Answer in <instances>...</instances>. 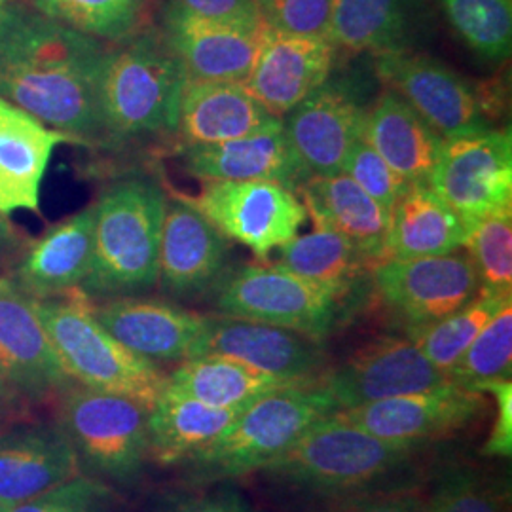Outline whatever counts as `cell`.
Returning a JSON list of instances; mask_svg holds the SVG:
<instances>
[{
    "label": "cell",
    "instance_id": "obj_1",
    "mask_svg": "<svg viewBox=\"0 0 512 512\" xmlns=\"http://www.w3.org/2000/svg\"><path fill=\"white\" fill-rule=\"evenodd\" d=\"M105 54L101 40L14 6L0 27V97L88 145Z\"/></svg>",
    "mask_w": 512,
    "mask_h": 512
},
{
    "label": "cell",
    "instance_id": "obj_2",
    "mask_svg": "<svg viewBox=\"0 0 512 512\" xmlns=\"http://www.w3.org/2000/svg\"><path fill=\"white\" fill-rule=\"evenodd\" d=\"M425 448L391 444L332 412L260 473L283 490L329 499L332 505L359 495L404 488Z\"/></svg>",
    "mask_w": 512,
    "mask_h": 512
},
{
    "label": "cell",
    "instance_id": "obj_3",
    "mask_svg": "<svg viewBox=\"0 0 512 512\" xmlns=\"http://www.w3.org/2000/svg\"><path fill=\"white\" fill-rule=\"evenodd\" d=\"M167 196L148 177L109 184L93 202L92 268L80 291L88 298L135 296L158 285Z\"/></svg>",
    "mask_w": 512,
    "mask_h": 512
},
{
    "label": "cell",
    "instance_id": "obj_4",
    "mask_svg": "<svg viewBox=\"0 0 512 512\" xmlns=\"http://www.w3.org/2000/svg\"><path fill=\"white\" fill-rule=\"evenodd\" d=\"M184 80L179 59L158 33L131 35L107 50L97 88L99 135L124 145L175 133Z\"/></svg>",
    "mask_w": 512,
    "mask_h": 512
},
{
    "label": "cell",
    "instance_id": "obj_5",
    "mask_svg": "<svg viewBox=\"0 0 512 512\" xmlns=\"http://www.w3.org/2000/svg\"><path fill=\"white\" fill-rule=\"evenodd\" d=\"M33 306L73 382L126 397L147 412L158 403L167 387V374L118 342L95 319L92 298L74 289L57 298L33 300Z\"/></svg>",
    "mask_w": 512,
    "mask_h": 512
},
{
    "label": "cell",
    "instance_id": "obj_6",
    "mask_svg": "<svg viewBox=\"0 0 512 512\" xmlns=\"http://www.w3.org/2000/svg\"><path fill=\"white\" fill-rule=\"evenodd\" d=\"M332 412L336 408L321 380L277 389L245 406L188 465L207 482L262 471Z\"/></svg>",
    "mask_w": 512,
    "mask_h": 512
},
{
    "label": "cell",
    "instance_id": "obj_7",
    "mask_svg": "<svg viewBox=\"0 0 512 512\" xmlns=\"http://www.w3.org/2000/svg\"><path fill=\"white\" fill-rule=\"evenodd\" d=\"M222 315L258 321L323 342L338 327L348 298L281 264H253L220 281Z\"/></svg>",
    "mask_w": 512,
    "mask_h": 512
},
{
    "label": "cell",
    "instance_id": "obj_8",
    "mask_svg": "<svg viewBox=\"0 0 512 512\" xmlns=\"http://www.w3.org/2000/svg\"><path fill=\"white\" fill-rule=\"evenodd\" d=\"M148 412L120 395L71 387L63 401V427L80 461L99 475L128 482L148 454Z\"/></svg>",
    "mask_w": 512,
    "mask_h": 512
},
{
    "label": "cell",
    "instance_id": "obj_9",
    "mask_svg": "<svg viewBox=\"0 0 512 512\" xmlns=\"http://www.w3.org/2000/svg\"><path fill=\"white\" fill-rule=\"evenodd\" d=\"M179 198L260 260L296 238L308 220L293 188L275 181H207L198 196Z\"/></svg>",
    "mask_w": 512,
    "mask_h": 512
},
{
    "label": "cell",
    "instance_id": "obj_10",
    "mask_svg": "<svg viewBox=\"0 0 512 512\" xmlns=\"http://www.w3.org/2000/svg\"><path fill=\"white\" fill-rule=\"evenodd\" d=\"M385 306L418 329L461 310L480 293L475 264L465 249L446 255L385 258L370 268Z\"/></svg>",
    "mask_w": 512,
    "mask_h": 512
},
{
    "label": "cell",
    "instance_id": "obj_11",
    "mask_svg": "<svg viewBox=\"0 0 512 512\" xmlns=\"http://www.w3.org/2000/svg\"><path fill=\"white\" fill-rule=\"evenodd\" d=\"M429 186L467 220L512 207L511 131L490 128L444 139Z\"/></svg>",
    "mask_w": 512,
    "mask_h": 512
},
{
    "label": "cell",
    "instance_id": "obj_12",
    "mask_svg": "<svg viewBox=\"0 0 512 512\" xmlns=\"http://www.w3.org/2000/svg\"><path fill=\"white\" fill-rule=\"evenodd\" d=\"M484 393L448 384L340 410L344 420L376 439L425 448L467 429L486 408Z\"/></svg>",
    "mask_w": 512,
    "mask_h": 512
},
{
    "label": "cell",
    "instance_id": "obj_13",
    "mask_svg": "<svg viewBox=\"0 0 512 512\" xmlns=\"http://www.w3.org/2000/svg\"><path fill=\"white\" fill-rule=\"evenodd\" d=\"M224 357L283 382L313 384L327 372L319 340L294 330L239 319L207 317L194 357Z\"/></svg>",
    "mask_w": 512,
    "mask_h": 512
},
{
    "label": "cell",
    "instance_id": "obj_14",
    "mask_svg": "<svg viewBox=\"0 0 512 512\" xmlns=\"http://www.w3.org/2000/svg\"><path fill=\"white\" fill-rule=\"evenodd\" d=\"M376 71L442 139L492 128L473 86L439 59L397 50L380 55Z\"/></svg>",
    "mask_w": 512,
    "mask_h": 512
},
{
    "label": "cell",
    "instance_id": "obj_15",
    "mask_svg": "<svg viewBox=\"0 0 512 512\" xmlns=\"http://www.w3.org/2000/svg\"><path fill=\"white\" fill-rule=\"evenodd\" d=\"M448 382V376L431 365L408 336L374 340L321 378L336 412L427 391Z\"/></svg>",
    "mask_w": 512,
    "mask_h": 512
},
{
    "label": "cell",
    "instance_id": "obj_16",
    "mask_svg": "<svg viewBox=\"0 0 512 512\" xmlns=\"http://www.w3.org/2000/svg\"><path fill=\"white\" fill-rule=\"evenodd\" d=\"M264 23H232L202 18L177 2H167L162 37L186 78L245 82L253 69Z\"/></svg>",
    "mask_w": 512,
    "mask_h": 512
},
{
    "label": "cell",
    "instance_id": "obj_17",
    "mask_svg": "<svg viewBox=\"0 0 512 512\" xmlns=\"http://www.w3.org/2000/svg\"><path fill=\"white\" fill-rule=\"evenodd\" d=\"M336 52L327 38L287 35L264 25L243 86L272 116L283 118L329 82Z\"/></svg>",
    "mask_w": 512,
    "mask_h": 512
},
{
    "label": "cell",
    "instance_id": "obj_18",
    "mask_svg": "<svg viewBox=\"0 0 512 512\" xmlns=\"http://www.w3.org/2000/svg\"><path fill=\"white\" fill-rule=\"evenodd\" d=\"M365 114L353 93L330 84L287 114L283 131L306 179L342 173L349 150L363 137Z\"/></svg>",
    "mask_w": 512,
    "mask_h": 512
},
{
    "label": "cell",
    "instance_id": "obj_19",
    "mask_svg": "<svg viewBox=\"0 0 512 512\" xmlns=\"http://www.w3.org/2000/svg\"><path fill=\"white\" fill-rule=\"evenodd\" d=\"M0 380L44 399L73 387L33 300L12 279L0 277Z\"/></svg>",
    "mask_w": 512,
    "mask_h": 512
},
{
    "label": "cell",
    "instance_id": "obj_20",
    "mask_svg": "<svg viewBox=\"0 0 512 512\" xmlns=\"http://www.w3.org/2000/svg\"><path fill=\"white\" fill-rule=\"evenodd\" d=\"M230 239L181 200H167L165 207L158 283L177 298H194L217 289L228 264Z\"/></svg>",
    "mask_w": 512,
    "mask_h": 512
},
{
    "label": "cell",
    "instance_id": "obj_21",
    "mask_svg": "<svg viewBox=\"0 0 512 512\" xmlns=\"http://www.w3.org/2000/svg\"><path fill=\"white\" fill-rule=\"evenodd\" d=\"M95 319L133 353L152 363L192 359L207 317L165 300L118 296L93 304Z\"/></svg>",
    "mask_w": 512,
    "mask_h": 512
},
{
    "label": "cell",
    "instance_id": "obj_22",
    "mask_svg": "<svg viewBox=\"0 0 512 512\" xmlns=\"http://www.w3.org/2000/svg\"><path fill=\"white\" fill-rule=\"evenodd\" d=\"M93 203L50 224L25 243L12 283L31 300H48L80 289L92 268Z\"/></svg>",
    "mask_w": 512,
    "mask_h": 512
},
{
    "label": "cell",
    "instance_id": "obj_23",
    "mask_svg": "<svg viewBox=\"0 0 512 512\" xmlns=\"http://www.w3.org/2000/svg\"><path fill=\"white\" fill-rule=\"evenodd\" d=\"M73 137L0 97V213L40 211V190L55 148Z\"/></svg>",
    "mask_w": 512,
    "mask_h": 512
},
{
    "label": "cell",
    "instance_id": "obj_24",
    "mask_svg": "<svg viewBox=\"0 0 512 512\" xmlns=\"http://www.w3.org/2000/svg\"><path fill=\"white\" fill-rule=\"evenodd\" d=\"M80 475L63 425H27L0 435V501L18 505Z\"/></svg>",
    "mask_w": 512,
    "mask_h": 512
},
{
    "label": "cell",
    "instance_id": "obj_25",
    "mask_svg": "<svg viewBox=\"0 0 512 512\" xmlns=\"http://www.w3.org/2000/svg\"><path fill=\"white\" fill-rule=\"evenodd\" d=\"M283 118L264 109L241 82L184 80L177 133L186 147H207L249 137Z\"/></svg>",
    "mask_w": 512,
    "mask_h": 512
},
{
    "label": "cell",
    "instance_id": "obj_26",
    "mask_svg": "<svg viewBox=\"0 0 512 512\" xmlns=\"http://www.w3.org/2000/svg\"><path fill=\"white\" fill-rule=\"evenodd\" d=\"M184 169L207 181H275L293 188L304 173L287 143L283 120L255 135L207 147H186L181 154Z\"/></svg>",
    "mask_w": 512,
    "mask_h": 512
},
{
    "label": "cell",
    "instance_id": "obj_27",
    "mask_svg": "<svg viewBox=\"0 0 512 512\" xmlns=\"http://www.w3.org/2000/svg\"><path fill=\"white\" fill-rule=\"evenodd\" d=\"M304 205L313 222L348 238L374 266L385 258L389 213L346 173L313 175L302 184Z\"/></svg>",
    "mask_w": 512,
    "mask_h": 512
},
{
    "label": "cell",
    "instance_id": "obj_28",
    "mask_svg": "<svg viewBox=\"0 0 512 512\" xmlns=\"http://www.w3.org/2000/svg\"><path fill=\"white\" fill-rule=\"evenodd\" d=\"M363 139L408 183H429L444 139L397 93L366 110Z\"/></svg>",
    "mask_w": 512,
    "mask_h": 512
},
{
    "label": "cell",
    "instance_id": "obj_29",
    "mask_svg": "<svg viewBox=\"0 0 512 512\" xmlns=\"http://www.w3.org/2000/svg\"><path fill=\"white\" fill-rule=\"evenodd\" d=\"M469 226L471 220L461 217L429 183H410L391 209L385 258L458 251L465 247Z\"/></svg>",
    "mask_w": 512,
    "mask_h": 512
},
{
    "label": "cell",
    "instance_id": "obj_30",
    "mask_svg": "<svg viewBox=\"0 0 512 512\" xmlns=\"http://www.w3.org/2000/svg\"><path fill=\"white\" fill-rule=\"evenodd\" d=\"M241 410L215 408L165 387L158 403L148 410V454L164 465L188 463L217 439Z\"/></svg>",
    "mask_w": 512,
    "mask_h": 512
},
{
    "label": "cell",
    "instance_id": "obj_31",
    "mask_svg": "<svg viewBox=\"0 0 512 512\" xmlns=\"http://www.w3.org/2000/svg\"><path fill=\"white\" fill-rule=\"evenodd\" d=\"M289 385L302 384L283 382L232 359L213 355L183 361L167 376V389L215 408H245Z\"/></svg>",
    "mask_w": 512,
    "mask_h": 512
},
{
    "label": "cell",
    "instance_id": "obj_32",
    "mask_svg": "<svg viewBox=\"0 0 512 512\" xmlns=\"http://www.w3.org/2000/svg\"><path fill=\"white\" fill-rule=\"evenodd\" d=\"M277 264L346 298L372 268L348 238L321 222H313L311 232L283 245Z\"/></svg>",
    "mask_w": 512,
    "mask_h": 512
},
{
    "label": "cell",
    "instance_id": "obj_33",
    "mask_svg": "<svg viewBox=\"0 0 512 512\" xmlns=\"http://www.w3.org/2000/svg\"><path fill=\"white\" fill-rule=\"evenodd\" d=\"M406 0H334L329 40L338 50L397 52L406 35Z\"/></svg>",
    "mask_w": 512,
    "mask_h": 512
},
{
    "label": "cell",
    "instance_id": "obj_34",
    "mask_svg": "<svg viewBox=\"0 0 512 512\" xmlns=\"http://www.w3.org/2000/svg\"><path fill=\"white\" fill-rule=\"evenodd\" d=\"M509 300H512L511 294L501 296L480 291L461 310L454 311L431 325L410 329L408 338L414 340V344L420 348L431 365L448 374V370L458 363L465 349L475 342L476 336Z\"/></svg>",
    "mask_w": 512,
    "mask_h": 512
},
{
    "label": "cell",
    "instance_id": "obj_35",
    "mask_svg": "<svg viewBox=\"0 0 512 512\" xmlns=\"http://www.w3.org/2000/svg\"><path fill=\"white\" fill-rule=\"evenodd\" d=\"M44 18L95 40H126L139 25L145 0H31Z\"/></svg>",
    "mask_w": 512,
    "mask_h": 512
},
{
    "label": "cell",
    "instance_id": "obj_36",
    "mask_svg": "<svg viewBox=\"0 0 512 512\" xmlns=\"http://www.w3.org/2000/svg\"><path fill=\"white\" fill-rule=\"evenodd\" d=\"M442 8L476 55L492 63L511 55L512 0H442Z\"/></svg>",
    "mask_w": 512,
    "mask_h": 512
},
{
    "label": "cell",
    "instance_id": "obj_37",
    "mask_svg": "<svg viewBox=\"0 0 512 512\" xmlns=\"http://www.w3.org/2000/svg\"><path fill=\"white\" fill-rule=\"evenodd\" d=\"M429 512H511L509 486L473 465H452L435 476Z\"/></svg>",
    "mask_w": 512,
    "mask_h": 512
},
{
    "label": "cell",
    "instance_id": "obj_38",
    "mask_svg": "<svg viewBox=\"0 0 512 512\" xmlns=\"http://www.w3.org/2000/svg\"><path fill=\"white\" fill-rule=\"evenodd\" d=\"M512 300L482 329L475 342L465 349L458 363L448 370L452 384L478 391L494 380H511Z\"/></svg>",
    "mask_w": 512,
    "mask_h": 512
},
{
    "label": "cell",
    "instance_id": "obj_39",
    "mask_svg": "<svg viewBox=\"0 0 512 512\" xmlns=\"http://www.w3.org/2000/svg\"><path fill=\"white\" fill-rule=\"evenodd\" d=\"M475 264L482 293L512 291V207L471 220L465 247Z\"/></svg>",
    "mask_w": 512,
    "mask_h": 512
},
{
    "label": "cell",
    "instance_id": "obj_40",
    "mask_svg": "<svg viewBox=\"0 0 512 512\" xmlns=\"http://www.w3.org/2000/svg\"><path fill=\"white\" fill-rule=\"evenodd\" d=\"M342 173L359 184L374 202L380 203L389 217L393 205L410 184L363 137L349 150Z\"/></svg>",
    "mask_w": 512,
    "mask_h": 512
},
{
    "label": "cell",
    "instance_id": "obj_41",
    "mask_svg": "<svg viewBox=\"0 0 512 512\" xmlns=\"http://www.w3.org/2000/svg\"><path fill=\"white\" fill-rule=\"evenodd\" d=\"M270 29L298 37L327 38L334 0H255Z\"/></svg>",
    "mask_w": 512,
    "mask_h": 512
},
{
    "label": "cell",
    "instance_id": "obj_42",
    "mask_svg": "<svg viewBox=\"0 0 512 512\" xmlns=\"http://www.w3.org/2000/svg\"><path fill=\"white\" fill-rule=\"evenodd\" d=\"M109 490L86 476H74L52 490L12 505L10 512H107Z\"/></svg>",
    "mask_w": 512,
    "mask_h": 512
},
{
    "label": "cell",
    "instance_id": "obj_43",
    "mask_svg": "<svg viewBox=\"0 0 512 512\" xmlns=\"http://www.w3.org/2000/svg\"><path fill=\"white\" fill-rule=\"evenodd\" d=\"M327 512H429L427 494L414 486L359 495L336 505Z\"/></svg>",
    "mask_w": 512,
    "mask_h": 512
},
{
    "label": "cell",
    "instance_id": "obj_44",
    "mask_svg": "<svg viewBox=\"0 0 512 512\" xmlns=\"http://www.w3.org/2000/svg\"><path fill=\"white\" fill-rule=\"evenodd\" d=\"M478 393H490L494 397V425L490 439L482 446V454L488 458H509L512 452V385L511 380H494L482 385Z\"/></svg>",
    "mask_w": 512,
    "mask_h": 512
},
{
    "label": "cell",
    "instance_id": "obj_45",
    "mask_svg": "<svg viewBox=\"0 0 512 512\" xmlns=\"http://www.w3.org/2000/svg\"><path fill=\"white\" fill-rule=\"evenodd\" d=\"M188 12L202 18L232 21V23H260L255 0H173Z\"/></svg>",
    "mask_w": 512,
    "mask_h": 512
},
{
    "label": "cell",
    "instance_id": "obj_46",
    "mask_svg": "<svg viewBox=\"0 0 512 512\" xmlns=\"http://www.w3.org/2000/svg\"><path fill=\"white\" fill-rule=\"evenodd\" d=\"M169 512H253L251 507L234 492H220L181 503Z\"/></svg>",
    "mask_w": 512,
    "mask_h": 512
},
{
    "label": "cell",
    "instance_id": "obj_47",
    "mask_svg": "<svg viewBox=\"0 0 512 512\" xmlns=\"http://www.w3.org/2000/svg\"><path fill=\"white\" fill-rule=\"evenodd\" d=\"M25 238L19 234L18 228L12 224L10 217L0 213V262L16 260L25 247Z\"/></svg>",
    "mask_w": 512,
    "mask_h": 512
},
{
    "label": "cell",
    "instance_id": "obj_48",
    "mask_svg": "<svg viewBox=\"0 0 512 512\" xmlns=\"http://www.w3.org/2000/svg\"><path fill=\"white\" fill-rule=\"evenodd\" d=\"M16 6V2L14 0H0V27H2V23L6 21L8 18V14L12 12V8Z\"/></svg>",
    "mask_w": 512,
    "mask_h": 512
},
{
    "label": "cell",
    "instance_id": "obj_49",
    "mask_svg": "<svg viewBox=\"0 0 512 512\" xmlns=\"http://www.w3.org/2000/svg\"><path fill=\"white\" fill-rule=\"evenodd\" d=\"M6 387H8V385L4 384V382L0 380V412H2V408H4L6 397H8V395H6Z\"/></svg>",
    "mask_w": 512,
    "mask_h": 512
},
{
    "label": "cell",
    "instance_id": "obj_50",
    "mask_svg": "<svg viewBox=\"0 0 512 512\" xmlns=\"http://www.w3.org/2000/svg\"><path fill=\"white\" fill-rule=\"evenodd\" d=\"M10 509H12V505H8V503L0 501V512H10Z\"/></svg>",
    "mask_w": 512,
    "mask_h": 512
}]
</instances>
